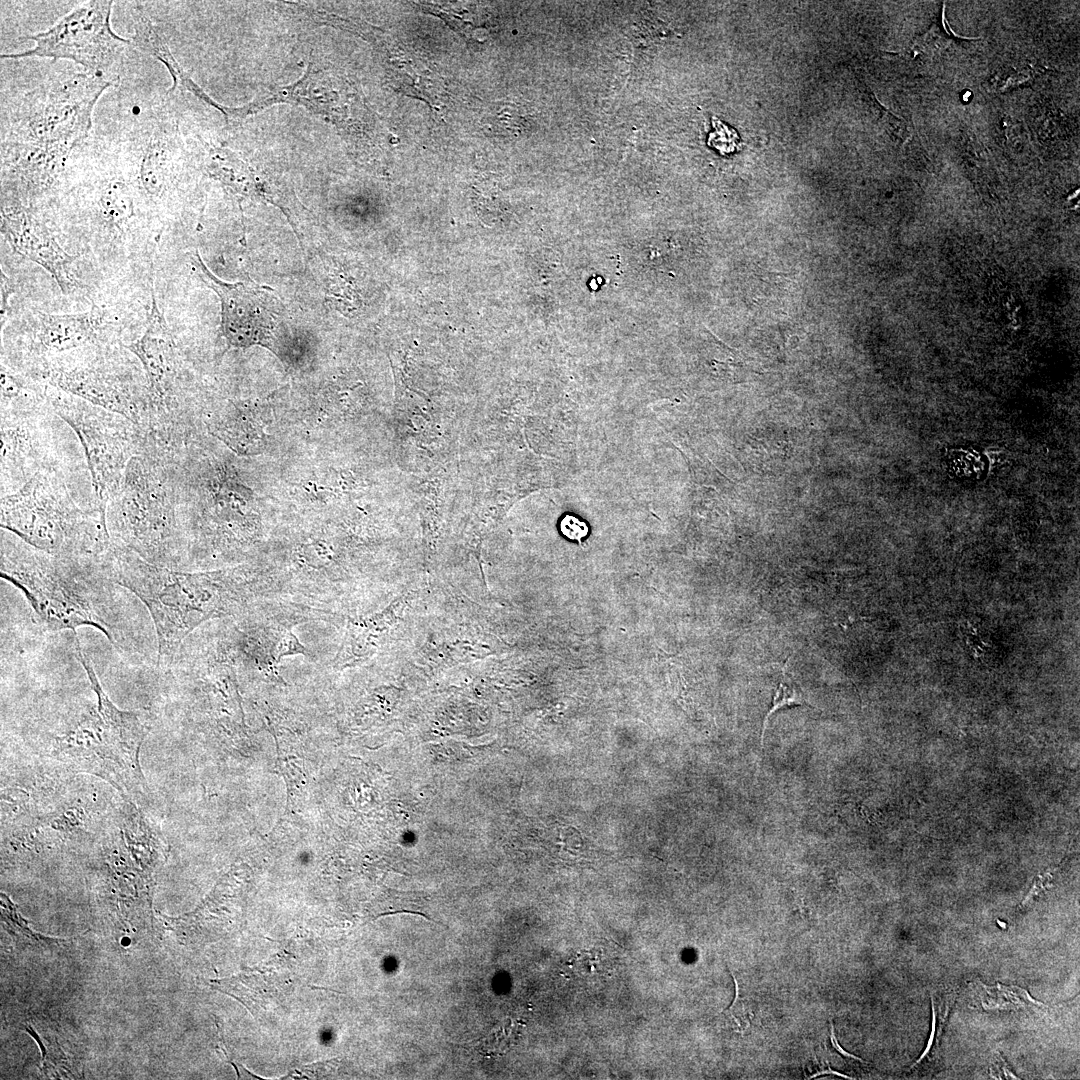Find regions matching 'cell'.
I'll return each instance as SVG.
<instances>
[{
    "label": "cell",
    "instance_id": "cell-1",
    "mask_svg": "<svg viewBox=\"0 0 1080 1080\" xmlns=\"http://www.w3.org/2000/svg\"><path fill=\"white\" fill-rule=\"evenodd\" d=\"M102 556L48 552L1 532V578L22 591L36 622L53 632L94 627L115 648L139 653L140 628L128 590L112 579Z\"/></svg>",
    "mask_w": 1080,
    "mask_h": 1080
},
{
    "label": "cell",
    "instance_id": "cell-2",
    "mask_svg": "<svg viewBox=\"0 0 1080 1080\" xmlns=\"http://www.w3.org/2000/svg\"><path fill=\"white\" fill-rule=\"evenodd\" d=\"M102 559L112 579L147 608L155 628L157 666L162 669L171 665L185 638L199 625L238 614L251 593L235 569L178 571L113 544Z\"/></svg>",
    "mask_w": 1080,
    "mask_h": 1080
},
{
    "label": "cell",
    "instance_id": "cell-3",
    "mask_svg": "<svg viewBox=\"0 0 1080 1080\" xmlns=\"http://www.w3.org/2000/svg\"><path fill=\"white\" fill-rule=\"evenodd\" d=\"M113 84L82 72L27 94L2 141V163L29 190L50 186L92 127L93 108Z\"/></svg>",
    "mask_w": 1080,
    "mask_h": 1080
},
{
    "label": "cell",
    "instance_id": "cell-4",
    "mask_svg": "<svg viewBox=\"0 0 1080 1080\" xmlns=\"http://www.w3.org/2000/svg\"><path fill=\"white\" fill-rule=\"evenodd\" d=\"M74 635L76 659L85 670L95 692L94 700H76L46 717L45 735L52 752L74 767L108 780L118 789L139 799L147 785L139 753L147 734L141 718L116 707L104 692L91 660Z\"/></svg>",
    "mask_w": 1080,
    "mask_h": 1080
},
{
    "label": "cell",
    "instance_id": "cell-5",
    "mask_svg": "<svg viewBox=\"0 0 1080 1080\" xmlns=\"http://www.w3.org/2000/svg\"><path fill=\"white\" fill-rule=\"evenodd\" d=\"M1 528L48 552L100 556L111 545L104 517L76 503L51 470L2 496Z\"/></svg>",
    "mask_w": 1080,
    "mask_h": 1080
},
{
    "label": "cell",
    "instance_id": "cell-6",
    "mask_svg": "<svg viewBox=\"0 0 1080 1080\" xmlns=\"http://www.w3.org/2000/svg\"><path fill=\"white\" fill-rule=\"evenodd\" d=\"M157 459L133 457L106 508L111 544L161 567H177L174 511Z\"/></svg>",
    "mask_w": 1080,
    "mask_h": 1080
},
{
    "label": "cell",
    "instance_id": "cell-7",
    "mask_svg": "<svg viewBox=\"0 0 1080 1080\" xmlns=\"http://www.w3.org/2000/svg\"><path fill=\"white\" fill-rule=\"evenodd\" d=\"M55 389L48 390L46 396L84 448L95 500L106 520L107 504L117 492L129 461L147 451V433L119 413Z\"/></svg>",
    "mask_w": 1080,
    "mask_h": 1080
},
{
    "label": "cell",
    "instance_id": "cell-8",
    "mask_svg": "<svg viewBox=\"0 0 1080 1080\" xmlns=\"http://www.w3.org/2000/svg\"><path fill=\"white\" fill-rule=\"evenodd\" d=\"M113 1H88L78 5L49 29L26 35L35 46L17 53L2 54L1 59L45 57L67 59L83 66L85 71L101 73L108 70L131 42L117 35L111 27Z\"/></svg>",
    "mask_w": 1080,
    "mask_h": 1080
},
{
    "label": "cell",
    "instance_id": "cell-9",
    "mask_svg": "<svg viewBox=\"0 0 1080 1080\" xmlns=\"http://www.w3.org/2000/svg\"><path fill=\"white\" fill-rule=\"evenodd\" d=\"M192 263L200 279L221 302V329L229 345L273 348L283 317V305L269 287L247 278L235 283L219 279L203 262L198 251Z\"/></svg>",
    "mask_w": 1080,
    "mask_h": 1080
},
{
    "label": "cell",
    "instance_id": "cell-10",
    "mask_svg": "<svg viewBox=\"0 0 1080 1080\" xmlns=\"http://www.w3.org/2000/svg\"><path fill=\"white\" fill-rule=\"evenodd\" d=\"M46 376L52 387L119 413L148 433L153 419L148 383L97 364H56Z\"/></svg>",
    "mask_w": 1080,
    "mask_h": 1080
},
{
    "label": "cell",
    "instance_id": "cell-11",
    "mask_svg": "<svg viewBox=\"0 0 1080 1080\" xmlns=\"http://www.w3.org/2000/svg\"><path fill=\"white\" fill-rule=\"evenodd\" d=\"M1 232L19 254L44 268L63 294H69L75 288L77 258L68 254L50 230L27 209L2 207Z\"/></svg>",
    "mask_w": 1080,
    "mask_h": 1080
},
{
    "label": "cell",
    "instance_id": "cell-12",
    "mask_svg": "<svg viewBox=\"0 0 1080 1080\" xmlns=\"http://www.w3.org/2000/svg\"><path fill=\"white\" fill-rule=\"evenodd\" d=\"M207 172L211 178L220 181L237 195L259 199L279 207L295 228L305 216L304 211L307 210L282 179L256 168L228 149H210Z\"/></svg>",
    "mask_w": 1080,
    "mask_h": 1080
},
{
    "label": "cell",
    "instance_id": "cell-13",
    "mask_svg": "<svg viewBox=\"0 0 1080 1080\" xmlns=\"http://www.w3.org/2000/svg\"><path fill=\"white\" fill-rule=\"evenodd\" d=\"M140 361L146 375L153 404L151 429L163 419L169 405V393L175 373V344L155 293L147 326L141 337L125 345Z\"/></svg>",
    "mask_w": 1080,
    "mask_h": 1080
},
{
    "label": "cell",
    "instance_id": "cell-14",
    "mask_svg": "<svg viewBox=\"0 0 1080 1080\" xmlns=\"http://www.w3.org/2000/svg\"><path fill=\"white\" fill-rule=\"evenodd\" d=\"M304 616H270L263 620L249 621L243 628L239 642L241 652L248 655L254 665L268 676H277V665L285 656L303 654L309 656L292 627L302 622Z\"/></svg>",
    "mask_w": 1080,
    "mask_h": 1080
},
{
    "label": "cell",
    "instance_id": "cell-15",
    "mask_svg": "<svg viewBox=\"0 0 1080 1080\" xmlns=\"http://www.w3.org/2000/svg\"><path fill=\"white\" fill-rule=\"evenodd\" d=\"M104 312L91 310L72 314L37 311L33 316L31 344L35 353L59 354L91 343L104 325Z\"/></svg>",
    "mask_w": 1080,
    "mask_h": 1080
},
{
    "label": "cell",
    "instance_id": "cell-16",
    "mask_svg": "<svg viewBox=\"0 0 1080 1080\" xmlns=\"http://www.w3.org/2000/svg\"><path fill=\"white\" fill-rule=\"evenodd\" d=\"M132 18L134 31L132 43L165 65L173 79L171 91L176 89L189 91L202 102L212 106L214 100L179 65L165 39L157 31L141 5L134 7Z\"/></svg>",
    "mask_w": 1080,
    "mask_h": 1080
},
{
    "label": "cell",
    "instance_id": "cell-17",
    "mask_svg": "<svg viewBox=\"0 0 1080 1080\" xmlns=\"http://www.w3.org/2000/svg\"><path fill=\"white\" fill-rule=\"evenodd\" d=\"M100 208L110 224L124 228L134 215V199L127 184L119 180L109 182L100 195Z\"/></svg>",
    "mask_w": 1080,
    "mask_h": 1080
},
{
    "label": "cell",
    "instance_id": "cell-18",
    "mask_svg": "<svg viewBox=\"0 0 1080 1080\" xmlns=\"http://www.w3.org/2000/svg\"><path fill=\"white\" fill-rule=\"evenodd\" d=\"M983 986L984 995L982 997V1006L986 1010L993 1009H1017L1027 1006L1028 1004H1042L1037 1000H1034L1029 993L1017 986H1004L998 983L994 987Z\"/></svg>",
    "mask_w": 1080,
    "mask_h": 1080
},
{
    "label": "cell",
    "instance_id": "cell-19",
    "mask_svg": "<svg viewBox=\"0 0 1080 1080\" xmlns=\"http://www.w3.org/2000/svg\"><path fill=\"white\" fill-rule=\"evenodd\" d=\"M162 152L151 148L142 159L140 182L147 193L157 195L164 188V158Z\"/></svg>",
    "mask_w": 1080,
    "mask_h": 1080
},
{
    "label": "cell",
    "instance_id": "cell-20",
    "mask_svg": "<svg viewBox=\"0 0 1080 1080\" xmlns=\"http://www.w3.org/2000/svg\"><path fill=\"white\" fill-rule=\"evenodd\" d=\"M796 705L801 706V705H808V704L804 700L802 694L796 689V687L794 685L786 683V682H780L777 689H776V693H775V695L773 697L771 707L768 710V712L766 713V716H765V718L763 720V725H762V730H761V737H760L762 746H763L764 735H765V731H766V728H767L769 718L776 711H778V710H780L782 708H786V707H790V706H796Z\"/></svg>",
    "mask_w": 1080,
    "mask_h": 1080
},
{
    "label": "cell",
    "instance_id": "cell-21",
    "mask_svg": "<svg viewBox=\"0 0 1080 1080\" xmlns=\"http://www.w3.org/2000/svg\"><path fill=\"white\" fill-rule=\"evenodd\" d=\"M713 132L708 138V145L714 147L721 154H729L740 148V138L737 132L727 126L716 117H712Z\"/></svg>",
    "mask_w": 1080,
    "mask_h": 1080
},
{
    "label": "cell",
    "instance_id": "cell-22",
    "mask_svg": "<svg viewBox=\"0 0 1080 1080\" xmlns=\"http://www.w3.org/2000/svg\"><path fill=\"white\" fill-rule=\"evenodd\" d=\"M931 1009H932L931 1032H930L929 1039L927 1041L926 1048L923 1051L922 1055L919 1057V1059L910 1066V1070H915L921 1064L923 1065L924 1063L931 1062L933 1060V1058L938 1053L939 1045H940V1041H941V1036H942V1033H943L944 1029L940 1028L936 1023L935 1003H934V999H933L932 995H931Z\"/></svg>",
    "mask_w": 1080,
    "mask_h": 1080
},
{
    "label": "cell",
    "instance_id": "cell-23",
    "mask_svg": "<svg viewBox=\"0 0 1080 1080\" xmlns=\"http://www.w3.org/2000/svg\"><path fill=\"white\" fill-rule=\"evenodd\" d=\"M560 531L568 539L582 544V539L588 535L589 528L586 522L573 515H565L560 522Z\"/></svg>",
    "mask_w": 1080,
    "mask_h": 1080
},
{
    "label": "cell",
    "instance_id": "cell-24",
    "mask_svg": "<svg viewBox=\"0 0 1080 1080\" xmlns=\"http://www.w3.org/2000/svg\"><path fill=\"white\" fill-rule=\"evenodd\" d=\"M830 1040H831L832 1046H833V1047H834V1048H835V1049H836V1050H837V1051H838V1052H839V1053H840L841 1055H843L844 1057H846V1058H849V1059H854V1060H858V1061H861V1062H863V1060H862L861 1058H859V1057H857V1056H855V1055H853V1054H850V1053H848L847 1051H845V1050H844V1049H843V1048H842V1047H841V1046H840V1045L838 1044V1042H837V1039H836V1037H835V1033H834V1026H833V1024H832V1023H831V1034H830Z\"/></svg>",
    "mask_w": 1080,
    "mask_h": 1080
},
{
    "label": "cell",
    "instance_id": "cell-25",
    "mask_svg": "<svg viewBox=\"0 0 1080 1080\" xmlns=\"http://www.w3.org/2000/svg\"><path fill=\"white\" fill-rule=\"evenodd\" d=\"M996 1060V1067L1002 1071V1074L1006 1079H1018V1077L1010 1070L1009 1066L1005 1062V1059H1003L1000 1054H998V1059Z\"/></svg>",
    "mask_w": 1080,
    "mask_h": 1080
},
{
    "label": "cell",
    "instance_id": "cell-26",
    "mask_svg": "<svg viewBox=\"0 0 1080 1080\" xmlns=\"http://www.w3.org/2000/svg\"><path fill=\"white\" fill-rule=\"evenodd\" d=\"M823 1074H834V1075H837V1076H840V1077H843V1078L852 1079L851 1077H849V1076H847L845 1074H841V1073H839L837 1071L831 1070L830 1068L827 1071L825 1070V1071L817 1072L814 1075L810 1076L809 1078H815V1077L823 1075Z\"/></svg>",
    "mask_w": 1080,
    "mask_h": 1080
}]
</instances>
